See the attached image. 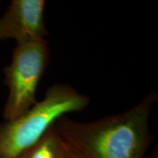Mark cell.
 Listing matches in <instances>:
<instances>
[{
    "label": "cell",
    "mask_w": 158,
    "mask_h": 158,
    "mask_svg": "<svg viewBox=\"0 0 158 158\" xmlns=\"http://www.w3.org/2000/svg\"><path fill=\"white\" fill-rule=\"evenodd\" d=\"M157 99L150 91L123 113L85 122L63 116L55 126L64 141L87 158H144L153 139L149 120Z\"/></svg>",
    "instance_id": "cell-1"
},
{
    "label": "cell",
    "mask_w": 158,
    "mask_h": 158,
    "mask_svg": "<svg viewBox=\"0 0 158 158\" xmlns=\"http://www.w3.org/2000/svg\"><path fill=\"white\" fill-rule=\"evenodd\" d=\"M90 99L66 84L49 86L45 98L19 118L0 124V158H19L63 116L80 111Z\"/></svg>",
    "instance_id": "cell-2"
},
{
    "label": "cell",
    "mask_w": 158,
    "mask_h": 158,
    "mask_svg": "<svg viewBox=\"0 0 158 158\" xmlns=\"http://www.w3.org/2000/svg\"><path fill=\"white\" fill-rule=\"evenodd\" d=\"M46 40L17 43L10 64L4 68L9 89L3 111L5 122L23 115L37 102L36 91L50 59Z\"/></svg>",
    "instance_id": "cell-3"
},
{
    "label": "cell",
    "mask_w": 158,
    "mask_h": 158,
    "mask_svg": "<svg viewBox=\"0 0 158 158\" xmlns=\"http://www.w3.org/2000/svg\"><path fill=\"white\" fill-rule=\"evenodd\" d=\"M45 0H13L0 18V40L16 43L45 40L48 31L45 23Z\"/></svg>",
    "instance_id": "cell-4"
},
{
    "label": "cell",
    "mask_w": 158,
    "mask_h": 158,
    "mask_svg": "<svg viewBox=\"0 0 158 158\" xmlns=\"http://www.w3.org/2000/svg\"><path fill=\"white\" fill-rule=\"evenodd\" d=\"M64 144L54 124L19 158H65Z\"/></svg>",
    "instance_id": "cell-5"
},
{
    "label": "cell",
    "mask_w": 158,
    "mask_h": 158,
    "mask_svg": "<svg viewBox=\"0 0 158 158\" xmlns=\"http://www.w3.org/2000/svg\"><path fill=\"white\" fill-rule=\"evenodd\" d=\"M64 146L65 150V158H87L72 144L64 141Z\"/></svg>",
    "instance_id": "cell-6"
},
{
    "label": "cell",
    "mask_w": 158,
    "mask_h": 158,
    "mask_svg": "<svg viewBox=\"0 0 158 158\" xmlns=\"http://www.w3.org/2000/svg\"><path fill=\"white\" fill-rule=\"evenodd\" d=\"M151 158H158V154H157V149H156L153 151L152 154Z\"/></svg>",
    "instance_id": "cell-7"
}]
</instances>
